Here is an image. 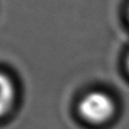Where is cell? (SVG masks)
<instances>
[{
    "label": "cell",
    "instance_id": "cell-1",
    "mask_svg": "<svg viewBox=\"0 0 129 129\" xmlns=\"http://www.w3.org/2000/svg\"><path fill=\"white\" fill-rule=\"evenodd\" d=\"M116 105L110 95L104 92H91L80 100L79 114L89 123H104L114 114Z\"/></svg>",
    "mask_w": 129,
    "mask_h": 129
},
{
    "label": "cell",
    "instance_id": "cell-2",
    "mask_svg": "<svg viewBox=\"0 0 129 129\" xmlns=\"http://www.w3.org/2000/svg\"><path fill=\"white\" fill-rule=\"evenodd\" d=\"M15 100V87L8 76L0 73V117L11 109Z\"/></svg>",
    "mask_w": 129,
    "mask_h": 129
},
{
    "label": "cell",
    "instance_id": "cell-3",
    "mask_svg": "<svg viewBox=\"0 0 129 129\" xmlns=\"http://www.w3.org/2000/svg\"><path fill=\"white\" fill-rule=\"evenodd\" d=\"M127 66H128V70H129V56H128V60H127Z\"/></svg>",
    "mask_w": 129,
    "mask_h": 129
}]
</instances>
